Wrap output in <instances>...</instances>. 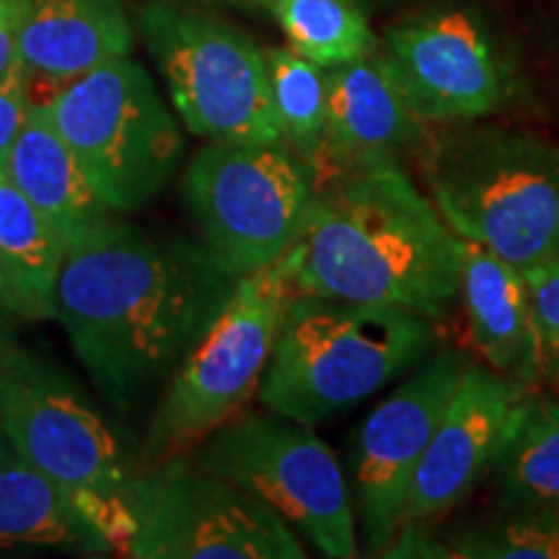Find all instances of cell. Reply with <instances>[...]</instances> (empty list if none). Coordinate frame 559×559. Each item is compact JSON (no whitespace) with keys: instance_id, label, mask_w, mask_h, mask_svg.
<instances>
[{"instance_id":"obj_1","label":"cell","mask_w":559,"mask_h":559,"mask_svg":"<svg viewBox=\"0 0 559 559\" xmlns=\"http://www.w3.org/2000/svg\"><path fill=\"white\" fill-rule=\"evenodd\" d=\"M236 288L200 239L115 215L70 243L55 321L120 417L166 389Z\"/></svg>"},{"instance_id":"obj_2","label":"cell","mask_w":559,"mask_h":559,"mask_svg":"<svg viewBox=\"0 0 559 559\" xmlns=\"http://www.w3.org/2000/svg\"><path fill=\"white\" fill-rule=\"evenodd\" d=\"M293 290L443 321L459 300V236L400 164L317 181Z\"/></svg>"},{"instance_id":"obj_3","label":"cell","mask_w":559,"mask_h":559,"mask_svg":"<svg viewBox=\"0 0 559 559\" xmlns=\"http://www.w3.org/2000/svg\"><path fill=\"white\" fill-rule=\"evenodd\" d=\"M436 324L389 306L293 293L257 396L313 428L428 360Z\"/></svg>"},{"instance_id":"obj_4","label":"cell","mask_w":559,"mask_h":559,"mask_svg":"<svg viewBox=\"0 0 559 559\" xmlns=\"http://www.w3.org/2000/svg\"><path fill=\"white\" fill-rule=\"evenodd\" d=\"M432 205L461 239L526 270L559 260V145L506 124L432 132L417 158Z\"/></svg>"},{"instance_id":"obj_5","label":"cell","mask_w":559,"mask_h":559,"mask_svg":"<svg viewBox=\"0 0 559 559\" xmlns=\"http://www.w3.org/2000/svg\"><path fill=\"white\" fill-rule=\"evenodd\" d=\"M0 432L122 555L143 464L68 376L19 345L0 358Z\"/></svg>"},{"instance_id":"obj_6","label":"cell","mask_w":559,"mask_h":559,"mask_svg":"<svg viewBox=\"0 0 559 559\" xmlns=\"http://www.w3.org/2000/svg\"><path fill=\"white\" fill-rule=\"evenodd\" d=\"M296 251L236 280L228 304L205 340L181 362L148 419L140 464L187 453L207 432L247 409L260 391L280 324L293 298Z\"/></svg>"},{"instance_id":"obj_7","label":"cell","mask_w":559,"mask_h":559,"mask_svg":"<svg viewBox=\"0 0 559 559\" xmlns=\"http://www.w3.org/2000/svg\"><path fill=\"white\" fill-rule=\"evenodd\" d=\"M41 104L94 192L117 215L151 205L185 158L177 117L132 55L91 70Z\"/></svg>"},{"instance_id":"obj_8","label":"cell","mask_w":559,"mask_h":559,"mask_svg":"<svg viewBox=\"0 0 559 559\" xmlns=\"http://www.w3.org/2000/svg\"><path fill=\"white\" fill-rule=\"evenodd\" d=\"M138 29L192 135L207 143H283L267 58L247 32L185 0H145Z\"/></svg>"},{"instance_id":"obj_9","label":"cell","mask_w":559,"mask_h":559,"mask_svg":"<svg viewBox=\"0 0 559 559\" xmlns=\"http://www.w3.org/2000/svg\"><path fill=\"white\" fill-rule=\"evenodd\" d=\"M313 194L317 174L285 143H207L181 179L200 241L236 280L288 254Z\"/></svg>"},{"instance_id":"obj_10","label":"cell","mask_w":559,"mask_h":559,"mask_svg":"<svg viewBox=\"0 0 559 559\" xmlns=\"http://www.w3.org/2000/svg\"><path fill=\"white\" fill-rule=\"evenodd\" d=\"M187 453L267 502L321 557L360 555L345 472L311 425L241 409Z\"/></svg>"},{"instance_id":"obj_11","label":"cell","mask_w":559,"mask_h":559,"mask_svg":"<svg viewBox=\"0 0 559 559\" xmlns=\"http://www.w3.org/2000/svg\"><path fill=\"white\" fill-rule=\"evenodd\" d=\"M132 559H304V539L277 510L221 474L174 453L143 466L135 523L124 544Z\"/></svg>"},{"instance_id":"obj_12","label":"cell","mask_w":559,"mask_h":559,"mask_svg":"<svg viewBox=\"0 0 559 559\" xmlns=\"http://www.w3.org/2000/svg\"><path fill=\"white\" fill-rule=\"evenodd\" d=\"M381 52L412 111L428 124L477 122L521 96V70L477 5L438 0L394 19Z\"/></svg>"},{"instance_id":"obj_13","label":"cell","mask_w":559,"mask_h":559,"mask_svg":"<svg viewBox=\"0 0 559 559\" xmlns=\"http://www.w3.org/2000/svg\"><path fill=\"white\" fill-rule=\"evenodd\" d=\"M469 362L461 349L432 353L355 432L353 485L366 555H386L400 531L419 461Z\"/></svg>"},{"instance_id":"obj_14","label":"cell","mask_w":559,"mask_h":559,"mask_svg":"<svg viewBox=\"0 0 559 559\" xmlns=\"http://www.w3.org/2000/svg\"><path fill=\"white\" fill-rule=\"evenodd\" d=\"M528 389L481 362L466 366L412 479L404 521L440 523L489 477Z\"/></svg>"},{"instance_id":"obj_15","label":"cell","mask_w":559,"mask_h":559,"mask_svg":"<svg viewBox=\"0 0 559 559\" xmlns=\"http://www.w3.org/2000/svg\"><path fill=\"white\" fill-rule=\"evenodd\" d=\"M326 135L317 181L330 174L419 158L432 138L404 99L381 47L326 70Z\"/></svg>"},{"instance_id":"obj_16","label":"cell","mask_w":559,"mask_h":559,"mask_svg":"<svg viewBox=\"0 0 559 559\" xmlns=\"http://www.w3.org/2000/svg\"><path fill=\"white\" fill-rule=\"evenodd\" d=\"M135 47V29L122 0H26L19 29V62L32 99L41 102L68 83Z\"/></svg>"},{"instance_id":"obj_17","label":"cell","mask_w":559,"mask_h":559,"mask_svg":"<svg viewBox=\"0 0 559 559\" xmlns=\"http://www.w3.org/2000/svg\"><path fill=\"white\" fill-rule=\"evenodd\" d=\"M459 300L485 366L534 389L544 370L523 270L459 236Z\"/></svg>"},{"instance_id":"obj_18","label":"cell","mask_w":559,"mask_h":559,"mask_svg":"<svg viewBox=\"0 0 559 559\" xmlns=\"http://www.w3.org/2000/svg\"><path fill=\"white\" fill-rule=\"evenodd\" d=\"M5 177L50 221L66 249L117 215L94 192L41 102L32 104L11 148Z\"/></svg>"},{"instance_id":"obj_19","label":"cell","mask_w":559,"mask_h":559,"mask_svg":"<svg viewBox=\"0 0 559 559\" xmlns=\"http://www.w3.org/2000/svg\"><path fill=\"white\" fill-rule=\"evenodd\" d=\"M109 557L115 547L55 481L0 432V549Z\"/></svg>"},{"instance_id":"obj_20","label":"cell","mask_w":559,"mask_h":559,"mask_svg":"<svg viewBox=\"0 0 559 559\" xmlns=\"http://www.w3.org/2000/svg\"><path fill=\"white\" fill-rule=\"evenodd\" d=\"M66 243L50 221L0 174V267L24 324L55 321V290Z\"/></svg>"},{"instance_id":"obj_21","label":"cell","mask_w":559,"mask_h":559,"mask_svg":"<svg viewBox=\"0 0 559 559\" xmlns=\"http://www.w3.org/2000/svg\"><path fill=\"white\" fill-rule=\"evenodd\" d=\"M498 506L559 508V396L528 389L492 472Z\"/></svg>"},{"instance_id":"obj_22","label":"cell","mask_w":559,"mask_h":559,"mask_svg":"<svg viewBox=\"0 0 559 559\" xmlns=\"http://www.w3.org/2000/svg\"><path fill=\"white\" fill-rule=\"evenodd\" d=\"M270 16L283 29L290 50L326 70L381 47L358 0H272Z\"/></svg>"},{"instance_id":"obj_23","label":"cell","mask_w":559,"mask_h":559,"mask_svg":"<svg viewBox=\"0 0 559 559\" xmlns=\"http://www.w3.org/2000/svg\"><path fill=\"white\" fill-rule=\"evenodd\" d=\"M264 58L283 143L317 174L326 135V68L290 47H270Z\"/></svg>"},{"instance_id":"obj_24","label":"cell","mask_w":559,"mask_h":559,"mask_svg":"<svg viewBox=\"0 0 559 559\" xmlns=\"http://www.w3.org/2000/svg\"><path fill=\"white\" fill-rule=\"evenodd\" d=\"M443 536L451 559H559V508L498 506Z\"/></svg>"},{"instance_id":"obj_25","label":"cell","mask_w":559,"mask_h":559,"mask_svg":"<svg viewBox=\"0 0 559 559\" xmlns=\"http://www.w3.org/2000/svg\"><path fill=\"white\" fill-rule=\"evenodd\" d=\"M528 285L531 311L539 334L542 370L551 381L559 379V260L523 270Z\"/></svg>"},{"instance_id":"obj_26","label":"cell","mask_w":559,"mask_h":559,"mask_svg":"<svg viewBox=\"0 0 559 559\" xmlns=\"http://www.w3.org/2000/svg\"><path fill=\"white\" fill-rule=\"evenodd\" d=\"M32 91L21 62L0 81V174H5L11 148L32 109Z\"/></svg>"},{"instance_id":"obj_27","label":"cell","mask_w":559,"mask_h":559,"mask_svg":"<svg viewBox=\"0 0 559 559\" xmlns=\"http://www.w3.org/2000/svg\"><path fill=\"white\" fill-rule=\"evenodd\" d=\"M389 559H451L443 528L428 521H404L391 539Z\"/></svg>"},{"instance_id":"obj_28","label":"cell","mask_w":559,"mask_h":559,"mask_svg":"<svg viewBox=\"0 0 559 559\" xmlns=\"http://www.w3.org/2000/svg\"><path fill=\"white\" fill-rule=\"evenodd\" d=\"M26 0H0V81L19 66V29Z\"/></svg>"},{"instance_id":"obj_29","label":"cell","mask_w":559,"mask_h":559,"mask_svg":"<svg viewBox=\"0 0 559 559\" xmlns=\"http://www.w3.org/2000/svg\"><path fill=\"white\" fill-rule=\"evenodd\" d=\"M21 324H24V319H21L16 298H13L9 280H5V272L0 267V358L19 345Z\"/></svg>"},{"instance_id":"obj_30","label":"cell","mask_w":559,"mask_h":559,"mask_svg":"<svg viewBox=\"0 0 559 559\" xmlns=\"http://www.w3.org/2000/svg\"><path fill=\"white\" fill-rule=\"evenodd\" d=\"M185 3L210 11H236L243 13V16H262V13H270L272 0H185Z\"/></svg>"},{"instance_id":"obj_31","label":"cell","mask_w":559,"mask_h":559,"mask_svg":"<svg viewBox=\"0 0 559 559\" xmlns=\"http://www.w3.org/2000/svg\"><path fill=\"white\" fill-rule=\"evenodd\" d=\"M362 9H394V5L412 3V0H358Z\"/></svg>"},{"instance_id":"obj_32","label":"cell","mask_w":559,"mask_h":559,"mask_svg":"<svg viewBox=\"0 0 559 559\" xmlns=\"http://www.w3.org/2000/svg\"><path fill=\"white\" fill-rule=\"evenodd\" d=\"M555 383H557V386H559V379H557V381H555Z\"/></svg>"}]
</instances>
